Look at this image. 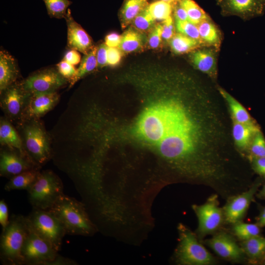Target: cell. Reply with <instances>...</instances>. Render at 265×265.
Instances as JSON below:
<instances>
[{
    "label": "cell",
    "instance_id": "cell-1",
    "mask_svg": "<svg viewBox=\"0 0 265 265\" xmlns=\"http://www.w3.org/2000/svg\"><path fill=\"white\" fill-rule=\"evenodd\" d=\"M49 210L61 222L66 235L88 236L95 231L84 205L73 197L63 194Z\"/></svg>",
    "mask_w": 265,
    "mask_h": 265
},
{
    "label": "cell",
    "instance_id": "cell-2",
    "mask_svg": "<svg viewBox=\"0 0 265 265\" xmlns=\"http://www.w3.org/2000/svg\"><path fill=\"white\" fill-rule=\"evenodd\" d=\"M29 231L26 216L13 214L0 238V258L3 264L23 265L22 249Z\"/></svg>",
    "mask_w": 265,
    "mask_h": 265
},
{
    "label": "cell",
    "instance_id": "cell-3",
    "mask_svg": "<svg viewBox=\"0 0 265 265\" xmlns=\"http://www.w3.org/2000/svg\"><path fill=\"white\" fill-rule=\"evenodd\" d=\"M33 209L49 210L63 193L61 180L52 171L40 173L36 180L27 191Z\"/></svg>",
    "mask_w": 265,
    "mask_h": 265
},
{
    "label": "cell",
    "instance_id": "cell-4",
    "mask_svg": "<svg viewBox=\"0 0 265 265\" xmlns=\"http://www.w3.org/2000/svg\"><path fill=\"white\" fill-rule=\"evenodd\" d=\"M179 244L176 251L177 262L182 265H210L214 257L200 242L196 235L182 224L178 227Z\"/></svg>",
    "mask_w": 265,
    "mask_h": 265
},
{
    "label": "cell",
    "instance_id": "cell-5",
    "mask_svg": "<svg viewBox=\"0 0 265 265\" xmlns=\"http://www.w3.org/2000/svg\"><path fill=\"white\" fill-rule=\"evenodd\" d=\"M32 228L57 252L61 250L66 231L59 219L50 210L33 209L26 216Z\"/></svg>",
    "mask_w": 265,
    "mask_h": 265
},
{
    "label": "cell",
    "instance_id": "cell-6",
    "mask_svg": "<svg viewBox=\"0 0 265 265\" xmlns=\"http://www.w3.org/2000/svg\"><path fill=\"white\" fill-rule=\"evenodd\" d=\"M28 223L29 231L22 249L24 265H50L59 255L58 252Z\"/></svg>",
    "mask_w": 265,
    "mask_h": 265
},
{
    "label": "cell",
    "instance_id": "cell-7",
    "mask_svg": "<svg viewBox=\"0 0 265 265\" xmlns=\"http://www.w3.org/2000/svg\"><path fill=\"white\" fill-rule=\"evenodd\" d=\"M192 209L198 218L197 233L199 238L215 233L225 223L217 194H212L202 205H193Z\"/></svg>",
    "mask_w": 265,
    "mask_h": 265
},
{
    "label": "cell",
    "instance_id": "cell-8",
    "mask_svg": "<svg viewBox=\"0 0 265 265\" xmlns=\"http://www.w3.org/2000/svg\"><path fill=\"white\" fill-rule=\"evenodd\" d=\"M261 184V180H256L246 190L227 199L222 208L225 223L233 225L242 221Z\"/></svg>",
    "mask_w": 265,
    "mask_h": 265
},
{
    "label": "cell",
    "instance_id": "cell-9",
    "mask_svg": "<svg viewBox=\"0 0 265 265\" xmlns=\"http://www.w3.org/2000/svg\"><path fill=\"white\" fill-rule=\"evenodd\" d=\"M24 133L30 159L37 165L45 163L50 157V150L44 131L37 125H31L26 127Z\"/></svg>",
    "mask_w": 265,
    "mask_h": 265
},
{
    "label": "cell",
    "instance_id": "cell-10",
    "mask_svg": "<svg viewBox=\"0 0 265 265\" xmlns=\"http://www.w3.org/2000/svg\"><path fill=\"white\" fill-rule=\"evenodd\" d=\"M225 16H236L243 20L261 16L265 11V0H216Z\"/></svg>",
    "mask_w": 265,
    "mask_h": 265
},
{
    "label": "cell",
    "instance_id": "cell-11",
    "mask_svg": "<svg viewBox=\"0 0 265 265\" xmlns=\"http://www.w3.org/2000/svg\"><path fill=\"white\" fill-rule=\"evenodd\" d=\"M66 79L53 69L42 70L28 77L23 83L28 94L55 91L66 83Z\"/></svg>",
    "mask_w": 265,
    "mask_h": 265
},
{
    "label": "cell",
    "instance_id": "cell-12",
    "mask_svg": "<svg viewBox=\"0 0 265 265\" xmlns=\"http://www.w3.org/2000/svg\"><path fill=\"white\" fill-rule=\"evenodd\" d=\"M204 242L217 255L227 261L240 263L245 259V255L240 244L227 232H217Z\"/></svg>",
    "mask_w": 265,
    "mask_h": 265
},
{
    "label": "cell",
    "instance_id": "cell-13",
    "mask_svg": "<svg viewBox=\"0 0 265 265\" xmlns=\"http://www.w3.org/2000/svg\"><path fill=\"white\" fill-rule=\"evenodd\" d=\"M67 26V46L84 54L88 53L94 47L91 37L74 19L70 9H68L65 17Z\"/></svg>",
    "mask_w": 265,
    "mask_h": 265
},
{
    "label": "cell",
    "instance_id": "cell-14",
    "mask_svg": "<svg viewBox=\"0 0 265 265\" xmlns=\"http://www.w3.org/2000/svg\"><path fill=\"white\" fill-rule=\"evenodd\" d=\"M216 51L213 47L198 48L189 55L193 66L215 82L217 77Z\"/></svg>",
    "mask_w": 265,
    "mask_h": 265
},
{
    "label": "cell",
    "instance_id": "cell-15",
    "mask_svg": "<svg viewBox=\"0 0 265 265\" xmlns=\"http://www.w3.org/2000/svg\"><path fill=\"white\" fill-rule=\"evenodd\" d=\"M10 152L3 151L0 153V172L1 176L12 178L25 171L36 169L37 165L31 159Z\"/></svg>",
    "mask_w": 265,
    "mask_h": 265
},
{
    "label": "cell",
    "instance_id": "cell-16",
    "mask_svg": "<svg viewBox=\"0 0 265 265\" xmlns=\"http://www.w3.org/2000/svg\"><path fill=\"white\" fill-rule=\"evenodd\" d=\"M259 131L258 125L250 126L238 123L232 119V134L234 144L238 151L246 158L253 137Z\"/></svg>",
    "mask_w": 265,
    "mask_h": 265
},
{
    "label": "cell",
    "instance_id": "cell-17",
    "mask_svg": "<svg viewBox=\"0 0 265 265\" xmlns=\"http://www.w3.org/2000/svg\"><path fill=\"white\" fill-rule=\"evenodd\" d=\"M216 87L225 101L231 118L235 121L250 126L258 125L244 106L228 91L218 84Z\"/></svg>",
    "mask_w": 265,
    "mask_h": 265
},
{
    "label": "cell",
    "instance_id": "cell-18",
    "mask_svg": "<svg viewBox=\"0 0 265 265\" xmlns=\"http://www.w3.org/2000/svg\"><path fill=\"white\" fill-rule=\"evenodd\" d=\"M28 113L32 116H40L51 109L58 99L56 91L30 94Z\"/></svg>",
    "mask_w": 265,
    "mask_h": 265
},
{
    "label": "cell",
    "instance_id": "cell-19",
    "mask_svg": "<svg viewBox=\"0 0 265 265\" xmlns=\"http://www.w3.org/2000/svg\"><path fill=\"white\" fill-rule=\"evenodd\" d=\"M18 69L14 58L7 52H0V93L9 87L16 80Z\"/></svg>",
    "mask_w": 265,
    "mask_h": 265
},
{
    "label": "cell",
    "instance_id": "cell-20",
    "mask_svg": "<svg viewBox=\"0 0 265 265\" xmlns=\"http://www.w3.org/2000/svg\"><path fill=\"white\" fill-rule=\"evenodd\" d=\"M5 90L2 101L3 106L10 115L16 116L21 111L24 94L26 92L22 85H11Z\"/></svg>",
    "mask_w": 265,
    "mask_h": 265
},
{
    "label": "cell",
    "instance_id": "cell-21",
    "mask_svg": "<svg viewBox=\"0 0 265 265\" xmlns=\"http://www.w3.org/2000/svg\"><path fill=\"white\" fill-rule=\"evenodd\" d=\"M197 26L203 44L218 50L222 41L221 34L211 18L201 22Z\"/></svg>",
    "mask_w": 265,
    "mask_h": 265
},
{
    "label": "cell",
    "instance_id": "cell-22",
    "mask_svg": "<svg viewBox=\"0 0 265 265\" xmlns=\"http://www.w3.org/2000/svg\"><path fill=\"white\" fill-rule=\"evenodd\" d=\"M121 41L118 48L123 53H130L142 49L145 43L144 33L132 26L121 35Z\"/></svg>",
    "mask_w": 265,
    "mask_h": 265
},
{
    "label": "cell",
    "instance_id": "cell-23",
    "mask_svg": "<svg viewBox=\"0 0 265 265\" xmlns=\"http://www.w3.org/2000/svg\"><path fill=\"white\" fill-rule=\"evenodd\" d=\"M240 245L245 256L251 262H258L265 257V237L261 235L241 241Z\"/></svg>",
    "mask_w": 265,
    "mask_h": 265
},
{
    "label": "cell",
    "instance_id": "cell-24",
    "mask_svg": "<svg viewBox=\"0 0 265 265\" xmlns=\"http://www.w3.org/2000/svg\"><path fill=\"white\" fill-rule=\"evenodd\" d=\"M149 0H124L120 17L123 28L131 24L133 19L149 4Z\"/></svg>",
    "mask_w": 265,
    "mask_h": 265
},
{
    "label": "cell",
    "instance_id": "cell-25",
    "mask_svg": "<svg viewBox=\"0 0 265 265\" xmlns=\"http://www.w3.org/2000/svg\"><path fill=\"white\" fill-rule=\"evenodd\" d=\"M39 173L36 169L23 172L11 178L4 188L8 191L13 190L27 191L35 182Z\"/></svg>",
    "mask_w": 265,
    "mask_h": 265
},
{
    "label": "cell",
    "instance_id": "cell-26",
    "mask_svg": "<svg viewBox=\"0 0 265 265\" xmlns=\"http://www.w3.org/2000/svg\"><path fill=\"white\" fill-rule=\"evenodd\" d=\"M169 43L172 52L179 54L191 53L203 45L201 41L180 33H176Z\"/></svg>",
    "mask_w": 265,
    "mask_h": 265
},
{
    "label": "cell",
    "instance_id": "cell-27",
    "mask_svg": "<svg viewBox=\"0 0 265 265\" xmlns=\"http://www.w3.org/2000/svg\"><path fill=\"white\" fill-rule=\"evenodd\" d=\"M98 46L94 47L87 54H84L77 69L76 75L71 80L70 86H73L86 74L93 71L98 66L97 52Z\"/></svg>",
    "mask_w": 265,
    "mask_h": 265
},
{
    "label": "cell",
    "instance_id": "cell-28",
    "mask_svg": "<svg viewBox=\"0 0 265 265\" xmlns=\"http://www.w3.org/2000/svg\"><path fill=\"white\" fill-rule=\"evenodd\" d=\"M0 141L1 144L15 148L23 153L21 138L11 125L6 121L0 123Z\"/></svg>",
    "mask_w": 265,
    "mask_h": 265
},
{
    "label": "cell",
    "instance_id": "cell-29",
    "mask_svg": "<svg viewBox=\"0 0 265 265\" xmlns=\"http://www.w3.org/2000/svg\"><path fill=\"white\" fill-rule=\"evenodd\" d=\"M179 2L186 11L190 23L198 25L201 22L210 18L193 0H180Z\"/></svg>",
    "mask_w": 265,
    "mask_h": 265
},
{
    "label": "cell",
    "instance_id": "cell-30",
    "mask_svg": "<svg viewBox=\"0 0 265 265\" xmlns=\"http://www.w3.org/2000/svg\"><path fill=\"white\" fill-rule=\"evenodd\" d=\"M234 235L241 241L260 235L261 227L257 223H248L242 221L232 225Z\"/></svg>",
    "mask_w": 265,
    "mask_h": 265
},
{
    "label": "cell",
    "instance_id": "cell-31",
    "mask_svg": "<svg viewBox=\"0 0 265 265\" xmlns=\"http://www.w3.org/2000/svg\"><path fill=\"white\" fill-rule=\"evenodd\" d=\"M147 9L156 21H163L172 16L173 6L162 0H158L149 3Z\"/></svg>",
    "mask_w": 265,
    "mask_h": 265
},
{
    "label": "cell",
    "instance_id": "cell-32",
    "mask_svg": "<svg viewBox=\"0 0 265 265\" xmlns=\"http://www.w3.org/2000/svg\"><path fill=\"white\" fill-rule=\"evenodd\" d=\"M49 15L51 17L64 18L68 7L72 3L69 0H43Z\"/></svg>",
    "mask_w": 265,
    "mask_h": 265
},
{
    "label": "cell",
    "instance_id": "cell-33",
    "mask_svg": "<svg viewBox=\"0 0 265 265\" xmlns=\"http://www.w3.org/2000/svg\"><path fill=\"white\" fill-rule=\"evenodd\" d=\"M155 21L149 12L147 6L136 16L131 24L132 27L140 32L149 33L156 24Z\"/></svg>",
    "mask_w": 265,
    "mask_h": 265
},
{
    "label": "cell",
    "instance_id": "cell-34",
    "mask_svg": "<svg viewBox=\"0 0 265 265\" xmlns=\"http://www.w3.org/2000/svg\"><path fill=\"white\" fill-rule=\"evenodd\" d=\"M265 157V138L261 131L253 137L246 156L247 160L252 158Z\"/></svg>",
    "mask_w": 265,
    "mask_h": 265
},
{
    "label": "cell",
    "instance_id": "cell-35",
    "mask_svg": "<svg viewBox=\"0 0 265 265\" xmlns=\"http://www.w3.org/2000/svg\"><path fill=\"white\" fill-rule=\"evenodd\" d=\"M174 21L176 30L178 33L201 41L197 25H194L189 21L178 20H174Z\"/></svg>",
    "mask_w": 265,
    "mask_h": 265
},
{
    "label": "cell",
    "instance_id": "cell-36",
    "mask_svg": "<svg viewBox=\"0 0 265 265\" xmlns=\"http://www.w3.org/2000/svg\"><path fill=\"white\" fill-rule=\"evenodd\" d=\"M162 24L159 23L155 24L149 32L148 36L147 43L149 48L151 49L159 48L162 40Z\"/></svg>",
    "mask_w": 265,
    "mask_h": 265
},
{
    "label": "cell",
    "instance_id": "cell-37",
    "mask_svg": "<svg viewBox=\"0 0 265 265\" xmlns=\"http://www.w3.org/2000/svg\"><path fill=\"white\" fill-rule=\"evenodd\" d=\"M162 26V39L169 42L176 34L175 22L172 16L164 20Z\"/></svg>",
    "mask_w": 265,
    "mask_h": 265
},
{
    "label": "cell",
    "instance_id": "cell-38",
    "mask_svg": "<svg viewBox=\"0 0 265 265\" xmlns=\"http://www.w3.org/2000/svg\"><path fill=\"white\" fill-rule=\"evenodd\" d=\"M57 70L65 79L71 80L76 76L77 69L74 65L63 60L57 64Z\"/></svg>",
    "mask_w": 265,
    "mask_h": 265
},
{
    "label": "cell",
    "instance_id": "cell-39",
    "mask_svg": "<svg viewBox=\"0 0 265 265\" xmlns=\"http://www.w3.org/2000/svg\"><path fill=\"white\" fill-rule=\"evenodd\" d=\"M252 170L265 179V157L248 159Z\"/></svg>",
    "mask_w": 265,
    "mask_h": 265
},
{
    "label": "cell",
    "instance_id": "cell-40",
    "mask_svg": "<svg viewBox=\"0 0 265 265\" xmlns=\"http://www.w3.org/2000/svg\"><path fill=\"white\" fill-rule=\"evenodd\" d=\"M122 53L118 48L108 47L107 65L114 66L118 65L121 60Z\"/></svg>",
    "mask_w": 265,
    "mask_h": 265
},
{
    "label": "cell",
    "instance_id": "cell-41",
    "mask_svg": "<svg viewBox=\"0 0 265 265\" xmlns=\"http://www.w3.org/2000/svg\"><path fill=\"white\" fill-rule=\"evenodd\" d=\"M107 49L108 47L105 43L98 46L97 59L98 67H103L107 65Z\"/></svg>",
    "mask_w": 265,
    "mask_h": 265
},
{
    "label": "cell",
    "instance_id": "cell-42",
    "mask_svg": "<svg viewBox=\"0 0 265 265\" xmlns=\"http://www.w3.org/2000/svg\"><path fill=\"white\" fill-rule=\"evenodd\" d=\"M9 221L8 210L6 203L4 200L0 201V224L2 231L4 230Z\"/></svg>",
    "mask_w": 265,
    "mask_h": 265
},
{
    "label": "cell",
    "instance_id": "cell-43",
    "mask_svg": "<svg viewBox=\"0 0 265 265\" xmlns=\"http://www.w3.org/2000/svg\"><path fill=\"white\" fill-rule=\"evenodd\" d=\"M122 36L117 33L112 32L107 34L105 39V44L108 47L118 48Z\"/></svg>",
    "mask_w": 265,
    "mask_h": 265
},
{
    "label": "cell",
    "instance_id": "cell-44",
    "mask_svg": "<svg viewBox=\"0 0 265 265\" xmlns=\"http://www.w3.org/2000/svg\"><path fill=\"white\" fill-rule=\"evenodd\" d=\"M64 60L69 63L76 65L78 64L81 61V57L78 51L70 49L64 55Z\"/></svg>",
    "mask_w": 265,
    "mask_h": 265
},
{
    "label": "cell",
    "instance_id": "cell-45",
    "mask_svg": "<svg viewBox=\"0 0 265 265\" xmlns=\"http://www.w3.org/2000/svg\"><path fill=\"white\" fill-rule=\"evenodd\" d=\"M173 14L174 20L189 21L188 15L186 11L180 5L179 2H178L173 5Z\"/></svg>",
    "mask_w": 265,
    "mask_h": 265
},
{
    "label": "cell",
    "instance_id": "cell-46",
    "mask_svg": "<svg viewBox=\"0 0 265 265\" xmlns=\"http://www.w3.org/2000/svg\"><path fill=\"white\" fill-rule=\"evenodd\" d=\"M77 264V263L75 261L66 258L58 255L56 258L50 265H72Z\"/></svg>",
    "mask_w": 265,
    "mask_h": 265
},
{
    "label": "cell",
    "instance_id": "cell-47",
    "mask_svg": "<svg viewBox=\"0 0 265 265\" xmlns=\"http://www.w3.org/2000/svg\"><path fill=\"white\" fill-rule=\"evenodd\" d=\"M261 228L265 227V207H263L257 218L256 223Z\"/></svg>",
    "mask_w": 265,
    "mask_h": 265
},
{
    "label": "cell",
    "instance_id": "cell-48",
    "mask_svg": "<svg viewBox=\"0 0 265 265\" xmlns=\"http://www.w3.org/2000/svg\"><path fill=\"white\" fill-rule=\"evenodd\" d=\"M256 196L260 199L265 200V182L263 187L257 191Z\"/></svg>",
    "mask_w": 265,
    "mask_h": 265
},
{
    "label": "cell",
    "instance_id": "cell-49",
    "mask_svg": "<svg viewBox=\"0 0 265 265\" xmlns=\"http://www.w3.org/2000/svg\"><path fill=\"white\" fill-rule=\"evenodd\" d=\"M165 2L170 3L173 6L174 5L177 3L179 2L180 0H162Z\"/></svg>",
    "mask_w": 265,
    "mask_h": 265
},
{
    "label": "cell",
    "instance_id": "cell-50",
    "mask_svg": "<svg viewBox=\"0 0 265 265\" xmlns=\"http://www.w3.org/2000/svg\"><path fill=\"white\" fill-rule=\"evenodd\" d=\"M264 261V262L265 263V257L263 260Z\"/></svg>",
    "mask_w": 265,
    "mask_h": 265
}]
</instances>
